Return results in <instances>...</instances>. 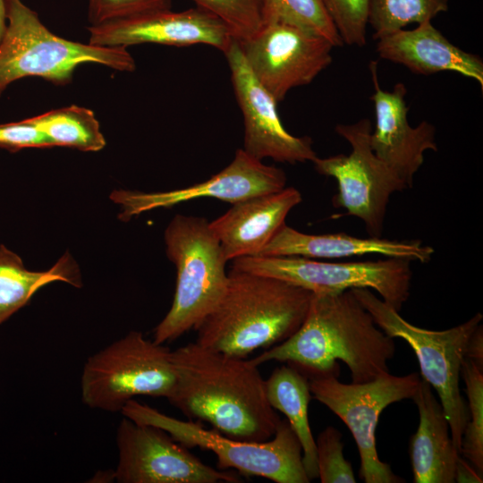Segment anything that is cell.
<instances>
[{"label":"cell","instance_id":"cell-1","mask_svg":"<svg viewBox=\"0 0 483 483\" xmlns=\"http://www.w3.org/2000/svg\"><path fill=\"white\" fill-rule=\"evenodd\" d=\"M176 381L168 402L190 420L232 438L264 442L281 420L269 404L258 366L197 342L171 351Z\"/></svg>","mask_w":483,"mask_h":483},{"label":"cell","instance_id":"cell-2","mask_svg":"<svg viewBox=\"0 0 483 483\" xmlns=\"http://www.w3.org/2000/svg\"><path fill=\"white\" fill-rule=\"evenodd\" d=\"M395 351L394 338L378 327L352 290H346L313 293L300 328L251 361L284 362L310 379L339 377L341 360L352 383H364L389 372Z\"/></svg>","mask_w":483,"mask_h":483},{"label":"cell","instance_id":"cell-3","mask_svg":"<svg viewBox=\"0 0 483 483\" xmlns=\"http://www.w3.org/2000/svg\"><path fill=\"white\" fill-rule=\"evenodd\" d=\"M312 295L281 279L231 268L223 295L195 328L196 342L247 358L292 336L302 325Z\"/></svg>","mask_w":483,"mask_h":483},{"label":"cell","instance_id":"cell-4","mask_svg":"<svg viewBox=\"0 0 483 483\" xmlns=\"http://www.w3.org/2000/svg\"><path fill=\"white\" fill-rule=\"evenodd\" d=\"M5 4L7 26L0 42V97L11 83L26 77L67 85L83 64H98L120 72L136 68L126 47L64 38L49 30L21 0H5Z\"/></svg>","mask_w":483,"mask_h":483},{"label":"cell","instance_id":"cell-5","mask_svg":"<svg viewBox=\"0 0 483 483\" xmlns=\"http://www.w3.org/2000/svg\"><path fill=\"white\" fill-rule=\"evenodd\" d=\"M166 255L176 267L173 304L153 331L158 344L174 341L199 325L226 287L227 259L209 222L176 215L165 231Z\"/></svg>","mask_w":483,"mask_h":483},{"label":"cell","instance_id":"cell-6","mask_svg":"<svg viewBox=\"0 0 483 483\" xmlns=\"http://www.w3.org/2000/svg\"><path fill=\"white\" fill-rule=\"evenodd\" d=\"M375 323L392 338L405 341L414 352L426 380L438 395L448 419L452 439L461 453L462 436L469 419L467 402L460 389L462 363L468 342L481 324L477 313L467 321L445 329L430 330L405 320L400 311L378 298L368 288L352 289Z\"/></svg>","mask_w":483,"mask_h":483},{"label":"cell","instance_id":"cell-7","mask_svg":"<svg viewBox=\"0 0 483 483\" xmlns=\"http://www.w3.org/2000/svg\"><path fill=\"white\" fill-rule=\"evenodd\" d=\"M121 413L138 423L157 426L187 448L199 447L215 453L217 466L242 475L258 476L276 483H309L301 443L287 419H281L274 436L264 442L239 440L194 420H182L134 399Z\"/></svg>","mask_w":483,"mask_h":483},{"label":"cell","instance_id":"cell-8","mask_svg":"<svg viewBox=\"0 0 483 483\" xmlns=\"http://www.w3.org/2000/svg\"><path fill=\"white\" fill-rule=\"evenodd\" d=\"M175 381L171 350L131 331L87 359L80 395L91 409L117 412L138 395L167 398Z\"/></svg>","mask_w":483,"mask_h":483},{"label":"cell","instance_id":"cell-9","mask_svg":"<svg viewBox=\"0 0 483 483\" xmlns=\"http://www.w3.org/2000/svg\"><path fill=\"white\" fill-rule=\"evenodd\" d=\"M411 262L398 258L335 262L299 256H247L233 259L232 268L281 279L313 293L368 288L400 311L410 297Z\"/></svg>","mask_w":483,"mask_h":483},{"label":"cell","instance_id":"cell-10","mask_svg":"<svg viewBox=\"0 0 483 483\" xmlns=\"http://www.w3.org/2000/svg\"><path fill=\"white\" fill-rule=\"evenodd\" d=\"M420 379L417 372L405 376L387 372L368 382L351 384L334 377L309 379L313 397L351 431L360 458V477L365 483L405 482L379 459L376 429L382 411L392 403L412 399Z\"/></svg>","mask_w":483,"mask_h":483},{"label":"cell","instance_id":"cell-11","mask_svg":"<svg viewBox=\"0 0 483 483\" xmlns=\"http://www.w3.org/2000/svg\"><path fill=\"white\" fill-rule=\"evenodd\" d=\"M371 123L363 118L354 123L337 124L335 131L348 141L351 152L312 161L315 170L337 182L332 199L335 208L358 217L369 236L381 237L391 195L408 189L373 152L369 145Z\"/></svg>","mask_w":483,"mask_h":483},{"label":"cell","instance_id":"cell-12","mask_svg":"<svg viewBox=\"0 0 483 483\" xmlns=\"http://www.w3.org/2000/svg\"><path fill=\"white\" fill-rule=\"evenodd\" d=\"M118 483L242 482L233 471L216 470L200 461L165 430L124 417L116 429Z\"/></svg>","mask_w":483,"mask_h":483},{"label":"cell","instance_id":"cell-13","mask_svg":"<svg viewBox=\"0 0 483 483\" xmlns=\"http://www.w3.org/2000/svg\"><path fill=\"white\" fill-rule=\"evenodd\" d=\"M240 45L254 76L278 103L325 70L335 47L322 37L278 22L263 24Z\"/></svg>","mask_w":483,"mask_h":483},{"label":"cell","instance_id":"cell-14","mask_svg":"<svg viewBox=\"0 0 483 483\" xmlns=\"http://www.w3.org/2000/svg\"><path fill=\"white\" fill-rule=\"evenodd\" d=\"M226 57L233 91L243 115V150L263 160L296 164L312 162L317 156L309 137H296L286 131L277 111L278 102L251 72L242 49L234 40Z\"/></svg>","mask_w":483,"mask_h":483},{"label":"cell","instance_id":"cell-15","mask_svg":"<svg viewBox=\"0 0 483 483\" xmlns=\"http://www.w3.org/2000/svg\"><path fill=\"white\" fill-rule=\"evenodd\" d=\"M286 182L283 169L266 165L239 148L226 167L202 182L169 191H114L110 197L122 207L119 218L128 221L146 211L171 208L200 198L233 204L252 196L280 191L286 187Z\"/></svg>","mask_w":483,"mask_h":483},{"label":"cell","instance_id":"cell-16","mask_svg":"<svg viewBox=\"0 0 483 483\" xmlns=\"http://www.w3.org/2000/svg\"><path fill=\"white\" fill-rule=\"evenodd\" d=\"M89 43L123 47L154 43L174 47L203 44L225 53L233 41L225 23L193 7L181 12L157 11L88 28Z\"/></svg>","mask_w":483,"mask_h":483},{"label":"cell","instance_id":"cell-17","mask_svg":"<svg viewBox=\"0 0 483 483\" xmlns=\"http://www.w3.org/2000/svg\"><path fill=\"white\" fill-rule=\"evenodd\" d=\"M369 68L374 88L371 100L376 116L369 145L375 155L409 189L413 185L414 175L424 163L425 152L437 151L436 128L427 121L412 127L408 120L405 85L399 82L392 91H386L379 84L377 63L371 61Z\"/></svg>","mask_w":483,"mask_h":483},{"label":"cell","instance_id":"cell-18","mask_svg":"<svg viewBox=\"0 0 483 483\" xmlns=\"http://www.w3.org/2000/svg\"><path fill=\"white\" fill-rule=\"evenodd\" d=\"M301 200L299 190L285 187L235 202L225 214L209 222L227 261L258 255Z\"/></svg>","mask_w":483,"mask_h":483},{"label":"cell","instance_id":"cell-19","mask_svg":"<svg viewBox=\"0 0 483 483\" xmlns=\"http://www.w3.org/2000/svg\"><path fill=\"white\" fill-rule=\"evenodd\" d=\"M377 52L385 60L402 64L414 73L431 75L454 72L476 80L483 89V61L451 43L431 21L412 30H399L377 39Z\"/></svg>","mask_w":483,"mask_h":483},{"label":"cell","instance_id":"cell-20","mask_svg":"<svg viewBox=\"0 0 483 483\" xmlns=\"http://www.w3.org/2000/svg\"><path fill=\"white\" fill-rule=\"evenodd\" d=\"M435 250L419 240L360 238L341 233L310 234L286 224L256 256H299L317 259L381 255L419 263L430 261Z\"/></svg>","mask_w":483,"mask_h":483},{"label":"cell","instance_id":"cell-21","mask_svg":"<svg viewBox=\"0 0 483 483\" xmlns=\"http://www.w3.org/2000/svg\"><path fill=\"white\" fill-rule=\"evenodd\" d=\"M419 422L409 442L414 483H454L461 455L453 444L448 419L431 386L423 378L412 397Z\"/></svg>","mask_w":483,"mask_h":483},{"label":"cell","instance_id":"cell-22","mask_svg":"<svg viewBox=\"0 0 483 483\" xmlns=\"http://www.w3.org/2000/svg\"><path fill=\"white\" fill-rule=\"evenodd\" d=\"M269 404L286 416L301 448L302 462L309 480L318 479L316 441L309 420L311 399L309 378L289 364L275 368L265 380Z\"/></svg>","mask_w":483,"mask_h":483},{"label":"cell","instance_id":"cell-23","mask_svg":"<svg viewBox=\"0 0 483 483\" xmlns=\"http://www.w3.org/2000/svg\"><path fill=\"white\" fill-rule=\"evenodd\" d=\"M63 281L81 287L79 267L65 253L47 271L27 269L19 255L0 245V325L24 307L43 286Z\"/></svg>","mask_w":483,"mask_h":483},{"label":"cell","instance_id":"cell-24","mask_svg":"<svg viewBox=\"0 0 483 483\" xmlns=\"http://www.w3.org/2000/svg\"><path fill=\"white\" fill-rule=\"evenodd\" d=\"M55 147L99 151L106 146L99 122L92 110L72 105L27 118Z\"/></svg>","mask_w":483,"mask_h":483},{"label":"cell","instance_id":"cell-25","mask_svg":"<svg viewBox=\"0 0 483 483\" xmlns=\"http://www.w3.org/2000/svg\"><path fill=\"white\" fill-rule=\"evenodd\" d=\"M263 24L285 23L343 45L329 15L325 0H263Z\"/></svg>","mask_w":483,"mask_h":483},{"label":"cell","instance_id":"cell-26","mask_svg":"<svg viewBox=\"0 0 483 483\" xmlns=\"http://www.w3.org/2000/svg\"><path fill=\"white\" fill-rule=\"evenodd\" d=\"M447 10L448 0H369V24L377 40L411 23L432 21Z\"/></svg>","mask_w":483,"mask_h":483},{"label":"cell","instance_id":"cell-27","mask_svg":"<svg viewBox=\"0 0 483 483\" xmlns=\"http://www.w3.org/2000/svg\"><path fill=\"white\" fill-rule=\"evenodd\" d=\"M461 379L465 385L469 419L461 443V455L483 474V369L464 359Z\"/></svg>","mask_w":483,"mask_h":483},{"label":"cell","instance_id":"cell-28","mask_svg":"<svg viewBox=\"0 0 483 483\" xmlns=\"http://www.w3.org/2000/svg\"><path fill=\"white\" fill-rule=\"evenodd\" d=\"M215 15L239 43L250 38L263 25V0H192Z\"/></svg>","mask_w":483,"mask_h":483},{"label":"cell","instance_id":"cell-29","mask_svg":"<svg viewBox=\"0 0 483 483\" xmlns=\"http://www.w3.org/2000/svg\"><path fill=\"white\" fill-rule=\"evenodd\" d=\"M316 457L321 483H355L352 464L344 458L341 432L328 426L318 436Z\"/></svg>","mask_w":483,"mask_h":483},{"label":"cell","instance_id":"cell-30","mask_svg":"<svg viewBox=\"0 0 483 483\" xmlns=\"http://www.w3.org/2000/svg\"><path fill=\"white\" fill-rule=\"evenodd\" d=\"M325 3L343 43L366 45L369 0H325Z\"/></svg>","mask_w":483,"mask_h":483},{"label":"cell","instance_id":"cell-31","mask_svg":"<svg viewBox=\"0 0 483 483\" xmlns=\"http://www.w3.org/2000/svg\"><path fill=\"white\" fill-rule=\"evenodd\" d=\"M87 4L89 27L172 8L171 0H87Z\"/></svg>","mask_w":483,"mask_h":483},{"label":"cell","instance_id":"cell-32","mask_svg":"<svg viewBox=\"0 0 483 483\" xmlns=\"http://www.w3.org/2000/svg\"><path fill=\"white\" fill-rule=\"evenodd\" d=\"M52 141L33 124L23 119L0 124V148L16 152L26 148H51Z\"/></svg>","mask_w":483,"mask_h":483},{"label":"cell","instance_id":"cell-33","mask_svg":"<svg viewBox=\"0 0 483 483\" xmlns=\"http://www.w3.org/2000/svg\"><path fill=\"white\" fill-rule=\"evenodd\" d=\"M465 359L483 369V327L480 324L471 335L465 352Z\"/></svg>","mask_w":483,"mask_h":483},{"label":"cell","instance_id":"cell-34","mask_svg":"<svg viewBox=\"0 0 483 483\" xmlns=\"http://www.w3.org/2000/svg\"><path fill=\"white\" fill-rule=\"evenodd\" d=\"M470 463L462 455L459 456L454 474V482L458 483H482L483 478Z\"/></svg>","mask_w":483,"mask_h":483},{"label":"cell","instance_id":"cell-35","mask_svg":"<svg viewBox=\"0 0 483 483\" xmlns=\"http://www.w3.org/2000/svg\"><path fill=\"white\" fill-rule=\"evenodd\" d=\"M7 26L5 0H0V42Z\"/></svg>","mask_w":483,"mask_h":483}]
</instances>
